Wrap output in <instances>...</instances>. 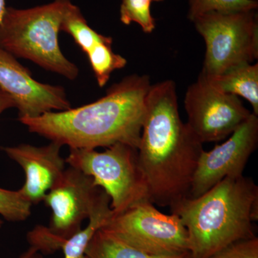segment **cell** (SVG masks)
I'll return each mask as SVG.
<instances>
[{"mask_svg": "<svg viewBox=\"0 0 258 258\" xmlns=\"http://www.w3.org/2000/svg\"><path fill=\"white\" fill-rule=\"evenodd\" d=\"M203 144L180 118L174 81L151 85L137 149L150 202L171 208L189 197Z\"/></svg>", "mask_w": 258, "mask_h": 258, "instance_id": "1", "label": "cell"}, {"mask_svg": "<svg viewBox=\"0 0 258 258\" xmlns=\"http://www.w3.org/2000/svg\"><path fill=\"white\" fill-rule=\"evenodd\" d=\"M150 87L147 76L132 74L93 103L18 120L31 133L70 149H96L118 143L138 149Z\"/></svg>", "mask_w": 258, "mask_h": 258, "instance_id": "2", "label": "cell"}, {"mask_svg": "<svg viewBox=\"0 0 258 258\" xmlns=\"http://www.w3.org/2000/svg\"><path fill=\"white\" fill-rule=\"evenodd\" d=\"M187 230L191 258H209L238 241L256 237L258 186L244 175L229 176L196 198L171 207Z\"/></svg>", "mask_w": 258, "mask_h": 258, "instance_id": "3", "label": "cell"}, {"mask_svg": "<svg viewBox=\"0 0 258 258\" xmlns=\"http://www.w3.org/2000/svg\"><path fill=\"white\" fill-rule=\"evenodd\" d=\"M71 3L54 0L30 9L7 8L0 23V47L71 81L77 79L79 69L64 57L59 45L61 24Z\"/></svg>", "mask_w": 258, "mask_h": 258, "instance_id": "4", "label": "cell"}, {"mask_svg": "<svg viewBox=\"0 0 258 258\" xmlns=\"http://www.w3.org/2000/svg\"><path fill=\"white\" fill-rule=\"evenodd\" d=\"M66 164L93 178L111 200L113 215L149 200L145 178L139 165L138 150L128 144H115L104 152L70 149Z\"/></svg>", "mask_w": 258, "mask_h": 258, "instance_id": "5", "label": "cell"}, {"mask_svg": "<svg viewBox=\"0 0 258 258\" xmlns=\"http://www.w3.org/2000/svg\"><path fill=\"white\" fill-rule=\"evenodd\" d=\"M253 11L209 13L194 19L206 44L200 75L217 76L257 60L258 25Z\"/></svg>", "mask_w": 258, "mask_h": 258, "instance_id": "6", "label": "cell"}, {"mask_svg": "<svg viewBox=\"0 0 258 258\" xmlns=\"http://www.w3.org/2000/svg\"><path fill=\"white\" fill-rule=\"evenodd\" d=\"M101 229L147 253L172 256L189 252L187 230L179 215L162 213L149 200L112 215Z\"/></svg>", "mask_w": 258, "mask_h": 258, "instance_id": "7", "label": "cell"}, {"mask_svg": "<svg viewBox=\"0 0 258 258\" xmlns=\"http://www.w3.org/2000/svg\"><path fill=\"white\" fill-rule=\"evenodd\" d=\"M190 130L202 144L231 135L249 115L238 96L222 92L199 76L184 98Z\"/></svg>", "mask_w": 258, "mask_h": 258, "instance_id": "8", "label": "cell"}, {"mask_svg": "<svg viewBox=\"0 0 258 258\" xmlns=\"http://www.w3.org/2000/svg\"><path fill=\"white\" fill-rule=\"evenodd\" d=\"M104 192L92 177L69 166L42 200L52 212L48 228L64 240L74 235L89 220Z\"/></svg>", "mask_w": 258, "mask_h": 258, "instance_id": "9", "label": "cell"}, {"mask_svg": "<svg viewBox=\"0 0 258 258\" xmlns=\"http://www.w3.org/2000/svg\"><path fill=\"white\" fill-rule=\"evenodd\" d=\"M257 144L258 118L252 113L225 142L217 144L209 152L203 151L188 198H198L226 177L243 175Z\"/></svg>", "mask_w": 258, "mask_h": 258, "instance_id": "10", "label": "cell"}, {"mask_svg": "<svg viewBox=\"0 0 258 258\" xmlns=\"http://www.w3.org/2000/svg\"><path fill=\"white\" fill-rule=\"evenodd\" d=\"M0 87L10 95L18 110V119L35 118L71 108L66 90L38 82L16 57L0 47Z\"/></svg>", "mask_w": 258, "mask_h": 258, "instance_id": "11", "label": "cell"}, {"mask_svg": "<svg viewBox=\"0 0 258 258\" xmlns=\"http://www.w3.org/2000/svg\"><path fill=\"white\" fill-rule=\"evenodd\" d=\"M62 147L60 144L51 142L44 147L22 144L1 148L10 159L23 169L25 181L18 191L32 205L43 200L66 169V160L60 154Z\"/></svg>", "mask_w": 258, "mask_h": 258, "instance_id": "12", "label": "cell"}, {"mask_svg": "<svg viewBox=\"0 0 258 258\" xmlns=\"http://www.w3.org/2000/svg\"><path fill=\"white\" fill-rule=\"evenodd\" d=\"M200 76L222 92L245 98L258 115L257 63L242 64L217 76Z\"/></svg>", "mask_w": 258, "mask_h": 258, "instance_id": "13", "label": "cell"}, {"mask_svg": "<svg viewBox=\"0 0 258 258\" xmlns=\"http://www.w3.org/2000/svg\"><path fill=\"white\" fill-rule=\"evenodd\" d=\"M86 254L88 258H191L189 252L172 256L147 253L128 245L101 228L90 241Z\"/></svg>", "mask_w": 258, "mask_h": 258, "instance_id": "14", "label": "cell"}, {"mask_svg": "<svg viewBox=\"0 0 258 258\" xmlns=\"http://www.w3.org/2000/svg\"><path fill=\"white\" fill-rule=\"evenodd\" d=\"M110 204L111 200L104 192L90 217L88 225L64 241L60 249L64 258H88L86 252L90 241L113 215Z\"/></svg>", "mask_w": 258, "mask_h": 258, "instance_id": "15", "label": "cell"}, {"mask_svg": "<svg viewBox=\"0 0 258 258\" xmlns=\"http://www.w3.org/2000/svg\"><path fill=\"white\" fill-rule=\"evenodd\" d=\"M61 31L69 34L76 45L87 55L100 44L107 41L111 37L101 35L88 25L79 7L70 4L64 15L60 27Z\"/></svg>", "mask_w": 258, "mask_h": 258, "instance_id": "16", "label": "cell"}, {"mask_svg": "<svg viewBox=\"0 0 258 258\" xmlns=\"http://www.w3.org/2000/svg\"><path fill=\"white\" fill-rule=\"evenodd\" d=\"M112 44L113 39L110 37L87 54L97 83L101 88L106 86L113 71L123 69L127 64L124 57L113 52Z\"/></svg>", "mask_w": 258, "mask_h": 258, "instance_id": "17", "label": "cell"}, {"mask_svg": "<svg viewBox=\"0 0 258 258\" xmlns=\"http://www.w3.org/2000/svg\"><path fill=\"white\" fill-rule=\"evenodd\" d=\"M189 18L194 19L209 13H233L257 9L254 0H189Z\"/></svg>", "mask_w": 258, "mask_h": 258, "instance_id": "18", "label": "cell"}, {"mask_svg": "<svg viewBox=\"0 0 258 258\" xmlns=\"http://www.w3.org/2000/svg\"><path fill=\"white\" fill-rule=\"evenodd\" d=\"M153 0H122L120 19L122 23L128 25L136 23L146 33H152L155 29V21L151 14Z\"/></svg>", "mask_w": 258, "mask_h": 258, "instance_id": "19", "label": "cell"}, {"mask_svg": "<svg viewBox=\"0 0 258 258\" xmlns=\"http://www.w3.org/2000/svg\"><path fill=\"white\" fill-rule=\"evenodd\" d=\"M31 203L22 196L18 190L0 187V215L10 222H23L31 215Z\"/></svg>", "mask_w": 258, "mask_h": 258, "instance_id": "20", "label": "cell"}, {"mask_svg": "<svg viewBox=\"0 0 258 258\" xmlns=\"http://www.w3.org/2000/svg\"><path fill=\"white\" fill-rule=\"evenodd\" d=\"M28 240L30 246L43 254L54 253L60 249L66 240L54 235L48 227L38 225L28 232Z\"/></svg>", "mask_w": 258, "mask_h": 258, "instance_id": "21", "label": "cell"}, {"mask_svg": "<svg viewBox=\"0 0 258 258\" xmlns=\"http://www.w3.org/2000/svg\"><path fill=\"white\" fill-rule=\"evenodd\" d=\"M209 258H258V238L238 241Z\"/></svg>", "mask_w": 258, "mask_h": 258, "instance_id": "22", "label": "cell"}, {"mask_svg": "<svg viewBox=\"0 0 258 258\" xmlns=\"http://www.w3.org/2000/svg\"><path fill=\"white\" fill-rule=\"evenodd\" d=\"M11 108H15L14 101L10 95L0 87V115L6 110Z\"/></svg>", "mask_w": 258, "mask_h": 258, "instance_id": "23", "label": "cell"}, {"mask_svg": "<svg viewBox=\"0 0 258 258\" xmlns=\"http://www.w3.org/2000/svg\"><path fill=\"white\" fill-rule=\"evenodd\" d=\"M19 258H45L42 255L41 252H39L38 250L35 247L30 246V247L27 249L25 252H24Z\"/></svg>", "mask_w": 258, "mask_h": 258, "instance_id": "24", "label": "cell"}, {"mask_svg": "<svg viewBox=\"0 0 258 258\" xmlns=\"http://www.w3.org/2000/svg\"><path fill=\"white\" fill-rule=\"evenodd\" d=\"M6 4H5V0H0V23L3 20L4 16L5 10H6Z\"/></svg>", "mask_w": 258, "mask_h": 258, "instance_id": "25", "label": "cell"}, {"mask_svg": "<svg viewBox=\"0 0 258 258\" xmlns=\"http://www.w3.org/2000/svg\"><path fill=\"white\" fill-rule=\"evenodd\" d=\"M3 221L2 220V219L0 218V229H1L2 226H3Z\"/></svg>", "mask_w": 258, "mask_h": 258, "instance_id": "26", "label": "cell"}, {"mask_svg": "<svg viewBox=\"0 0 258 258\" xmlns=\"http://www.w3.org/2000/svg\"><path fill=\"white\" fill-rule=\"evenodd\" d=\"M153 1L160 2V1H162V0H153Z\"/></svg>", "mask_w": 258, "mask_h": 258, "instance_id": "27", "label": "cell"}]
</instances>
